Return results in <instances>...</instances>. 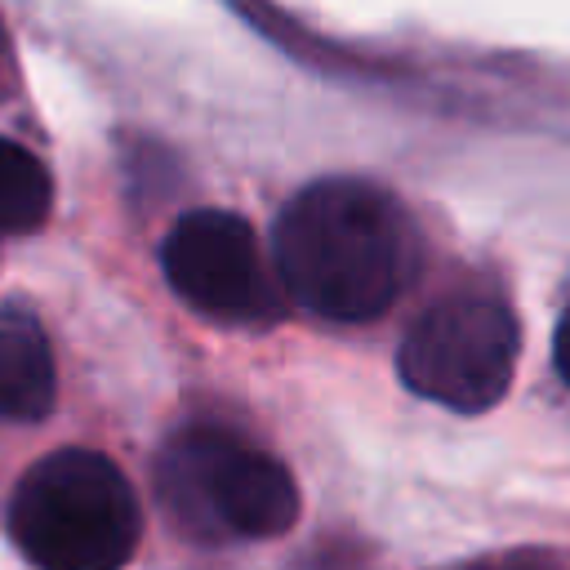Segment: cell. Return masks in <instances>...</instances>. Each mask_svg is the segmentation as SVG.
Listing matches in <instances>:
<instances>
[{"label":"cell","mask_w":570,"mask_h":570,"mask_svg":"<svg viewBox=\"0 0 570 570\" xmlns=\"http://www.w3.org/2000/svg\"><path fill=\"white\" fill-rule=\"evenodd\" d=\"M272 263L298 307L338 325H365L419 276V232L387 187L316 178L276 214Z\"/></svg>","instance_id":"1"},{"label":"cell","mask_w":570,"mask_h":570,"mask_svg":"<svg viewBox=\"0 0 570 570\" xmlns=\"http://www.w3.org/2000/svg\"><path fill=\"white\" fill-rule=\"evenodd\" d=\"M521 356V321L499 289L463 285L428 303L401 347L396 374L401 383L454 414H481L499 405L512 387Z\"/></svg>","instance_id":"4"},{"label":"cell","mask_w":570,"mask_h":570,"mask_svg":"<svg viewBox=\"0 0 570 570\" xmlns=\"http://www.w3.org/2000/svg\"><path fill=\"white\" fill-rule=\"evenodd\" d=\"M58 365L45 325L22 303L0 307V419L36 423L53 410Z\"/></svg>","instance_id":"6"},{"label":"cell","mask_w":570,"mask_h":570,"mask_svg":"<svg viewBox=\"0 0 570 570\" xmlns=\"http://www.w3.org/2000/svg\"><path fill=\"white\" fill-rule=\"evenodd\" d=\"M552 365H557L561 383L570 387V303L561 307V321H557V330H552Z\"/></svg>","instance_id":"9"},{"label":"cell","mask_w":570,"mask_h":570,"mask_svg":"<svg viewBox=\"0 0 570 570\" xmlns=\"http://www.w3.org/2000/svg\"><path fill=\"white\" fill-rule=\"evenodd\" d=\"M156 494L191 539H276L298 521L294 472L218 423L169 432L156 454Z\"/></svg>","instance_id":"3"},{"label":"cell","mask_w":570,"mask_h":570,"mask_svg":"<svg viewBox=\"0 0 570 570\" xmlns=\"http://www.w3.org/2000/svg\"><path fill=\"white\" fill-rule=\"evenodd\" d=\"M160 267L169 289L209 321L272 325L281 316V289L267 272L263 245L232 209L183 214L160 245Z\"/></svg>","instance_id":"5"},{"label":"cell","mask_w":570,"mask_h":570,"mask_svg":"<svg viewBox=\"0 0 570 570\" xmlns=\"http://www.w3.org/2000/svg\"><path fill=\"white\" fill-rule=\"evenodd\" d=\"M445 570H570V566L552 552L512 548V552H485V557H472V561H459V566H445Z\"/></svg>","instance_id":"8"},{"label":"cell","mask_w":570,"mask_h":570,"mask_svg":"<svg viewBox=\"0 0 570 570\" xmlns=\"http://www.w3.org/2000/svg\"><path fill=\"white\" fill-rule=\"evenodd\" d=\"M9 534L36 570H125L142 512L120 463L71 445L22 472L9 499Z\"/></svg>","instance_id":"2"},{"label":"cell","mask_w":570,"mask_h":570,"mask_svg":"<svg viewBox=\"0 0 570 570\" xmlns=\"http://www.w3.org/2000/svg\"><path fill=\"white\" fill-rule=\"evenodd\" d=\"M53 209V178L36 151L0 138V236H27L45 227Z\"/></svg>","instance_id":"7"}]
</instances>
